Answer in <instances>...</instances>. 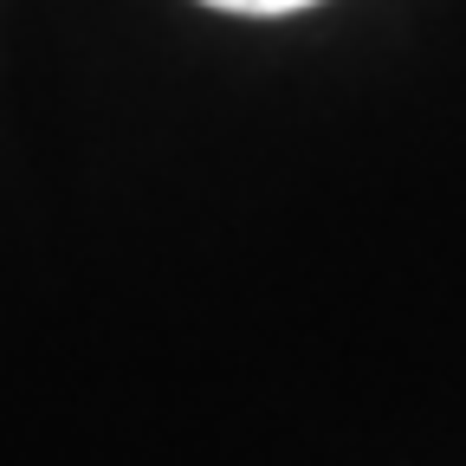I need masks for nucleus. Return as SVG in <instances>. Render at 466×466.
<instances>
[{
    "instance_id": "f257e3e1",
    "label": "nucleus",
    "mask_w": 466,
    "mask_h": 466,
    "mask_svg": "<svg viewBox=\"0 0 466 466\" xmlns=\"http://www.w3.org/2000/svg\"><path fill=\"white\" fill-rule=\"evenodd\" d=\"M208 7H220V14H299L311 0H208Z\"/></svg>"
}]
</instances>
